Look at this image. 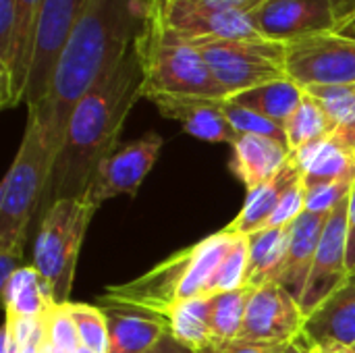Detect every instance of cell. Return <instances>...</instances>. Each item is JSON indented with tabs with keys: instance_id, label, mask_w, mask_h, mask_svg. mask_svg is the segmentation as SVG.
I'll use <instances>...</instances> for the list:
<instances>
[{
	"instance_id": "1",
	"label": "cell",
	"mask_w": 355,
	"mask_h": 353,
	"mask_svg": "<svg viewBox=\"0 0 355 353\" xmlns=\"http://www.w3.org/2000/svg\"><path fill=\"white\" fill-rule=\"evenodd\" d=\"M146 2L87 0L56 62L44 100L27 108V117L42 127L54 162L75 106L133 48L144 25Z\"/></svg>"
},
{
	"instance_id": "2",
	"label": "cell",
	"mask_w": 355,
	"mask_h": 353,
	"mask_svg": "<svg viewBox=\"0 0 355 353\" xmlns=\"http://www.w3.org/2000/svg\"><path fill=\"white\" fill-rule=\"evenodd\" d=\"M141 67L131 48L75 106L40 216L58 200L85 196L96 166L119 146L123 125L141 98Z\"/></svg>"
},
{
	"instance_id": "3",
	"label": "cell",
	"mask_w": 355,
	"mask_h": 353,
	"mask_svg": "<svg viewBox=\"0 0 355 353\" xmlns=\"http://www.w3.org/2000/svg\"><path fill=\"white\" fill-rule=\"evenodd\" d=\"M239 235L223 229L183 248L123 285L106 287L102 300L116 308H133L162 316L179 302L210 293V283Z\"/></svg>"
},
{
	"instance_id": "4",
	"label": "cell",
	"mask_w": 355,
	"mask_h": 353,
	"mask_svg": "<svg viewBox=\"0 0 355 353\" xmlns=\"http://www.w3.org/2000/svg\"><path fill=\"white\" fill-rule=\"evenodd\" d=\"M54 160L42 127L27 117L10 169L0 185V254H23L31 221L48 196Z\"/></svg>"
},
{
	"instance_id": "5",
	"label": "cell",
	"mask_w": 355,
	"mask_h": 353,
	"mask_svg": "<svg viewBox=\"0 0 355 353\" xmlns=\"http://www.w3.org/2000/svg\"><path fill=\"white\" fill-rule=\"evenodd\" d=\"M135 54L141 67V98L152 96H196L227 100V92L214 79L202 52L187 42L158 31L144 17L135 37Z\"/></svg>"
},
{
	"instance_id": "6",
	"label": "cell",
	"mask_w": 355,
	"mask_h": 353,
	"mask_svg": "<svg viewBox=\"0 0 355 353\" xmlns=\"http://www.w3.org/2000/svg\"><path fill=\"white\" fill-rule=\"evenodd\" d=\"M96 210L98 206L83 198L58 200L40 218L33 241V268L58 306L71 302L79 252Z\"/></svg>"
},
{
	"instance_id": "7",
	"label": "cell",
	"mask_w": 355,
	"mask_h": 353,
	"mask_svg": "<svg viewBox=\"0 0 355 353\" xmlns=\"http://www.w3.org/2000/svg\"><path fill=\"white\" fill-rule=\"evenodd\" d=\"M206 58L214 79L227 96L285 79V44L254 37V40H212L196 44Z\"/></svg>"
},
{
	"instance_id": "8",
	"label": "cell",
	"mask_w": 355,
	"mask_h": 353,
	"mask_svg": "<svg viewBox=\"0 0 355 353\" xmlns=\"http://www.w3.org/2000/svg\"><path fill=\"white\" fill-rule=\"evenodd\" d=\"M146 21L164 35L193 46L212 40L260 37L245 12L210 6L198 0H148Z\"/></svg>"
},
{
	"instance_id": "9",
	"label": "cell",
	"mask_w": 355,
	"mask_h": 353,
	"mask_svg": "<svg viewBox=\"0 0 355 353\" xmlns=\"http://www.w3.org/2000/svg\"><path fill=\"white\" fill-rule=\"evenodd\" d=\"M287 77L302 87L355 85V40L337 31L285 44Z\"/></svg>"
},
{
	"instance_id": "10",
	"label": "cell",
	"mask_w": 355,
	"mask_h": 353,
	"mask_svg": "<svg viewBox=\"0 0 355 353\" xmlns=\"http://www.w3.org/2000/svg\"><path fill=\"white\" fill-rule=\"evenodd\" d=\"M164 139L156 131L141 135L135 141L119 144L96 166L83 200L98 206L116 196H137L144 179L160 158Z\"/></svg>"
},
{
	"instance_id": "11",
	"label": "cell",
	"mask_w": 355,
	"mask_h": 353,
	"mask_svg": "<svg viewBox=\"0 0 355 353\" xmlns=\"http://www.w3.org/2000/svg\"><path fill=\"white\" fill-rule=\"evenodd\" d=\"M85 4H87V0H44L40 23H37L27 96H25L27 108L37 106L44 100L50 79H52V73L56 69V62H58L77 21L81 19Z\"/></svg>"
},
{
	"instance_id": "12",
	"label": "cell",
	"mask_w": 355,
	"mask_h": 353,
	"mask_svg": "<svg viewBox=\"0 0 355 353\" xmlns=\"http://www.w3.org/2000/svg\"><path fill=\"white\" fill-rule=\"evenodd\" d=\"M248 19L260 37L281 44L329 33L339 25L333 0H262Z\"/></svg>"
},
{
	"instance_id": "13",
	"label": "cell",
	"mask_w": 355,
	"mask_h": 353,
	"mask_svg": "<svg viewBox=\"0 0 355 353\" xmlns=\"http://www.w3.org/2000/svg\"><path fill=\"white\" fill-rule=\"evenodd\" d=\"M44 0H17L8 42L0 46V106L25 102Z\"/></svg>"
},
{
	"instance_id": "14",
	"label": "cell",
	"mask_w": 355,
	"mask_h": 353,
	"mask_svg": "<svg viewBox=\"0 0 355 353\" xmlns=\"http://www.w3.org/2000/svg\"><path fill=\"white\" fill-rule=\"evenodd\" d=\"M347 206L349 200L337 206L327 218L308 285L300 300L306 318L352 277L347 270Z\"/></svg>"
},
{
	"instance_id": "15",
	"label": "cell",
	"mask_w": 355,
	"mask_h": 353,
	"mask_svg": "<svg viewBox=\"0 0 355 353\" xmlns=\"http://www.w3.org/2000/svg\"><path fill=\"white\" fill-rule=\"evenodd\" d=\"M304 322L306 316L291 293L279 283H266L252 289L239 339L291 343L302 335Z\"/></svg>"
},
{
	"instance_id": "16",
	"label": "cell",
	"mask_w": 355,
	"mask_h": 353,
	"mask_svg": "<svg viewBox=\"0 0 355 353\" xmlns=\"http://www.w3.org/2000/svg\"><path fill=\"white\" fill-rule=\"evenodd\" d=\"M300 337L314 353L355 347V275L306 318Z\"/></svg>"
},
{
	"instance_id": "17",
	"label": "cell",
	"mask_w": 355,
	"mask_h": 353,
	"mask_svg": "<svg viewBox=\"0 0 355 353\" xmlns=\"http://www.w3.org/2000/svg\"><path fill=\"white\" fill-rule=\"evenodd\" d=\"M148 100L164 119L179 123L181 129L196 139L233 146L241 137L225 114V100L196 96H152Z\"/></svg>"
},
{
	"instance_id": "18",
	"label": "cell",
	"mask_w": 355,
	"mask_h": 353,
	"mask_svg": "<svg viewBox=\"0 0 355 353\" xmlns=\"http://www.w3.org/2000/svg\"><path fill=\"white\" fill-rule=\"evenodd\" d=\"M329 214L306 210L291 227V241H289L287 258H285V264L277 283L283 289H287L297 304L306 291L308 277H310Z\"/></svg>"
},
{
	"instance_id": "19",
	"label": "cell",
	"mask_w": 355,
	"mask_h": 353,
	"mask_svg": "<svg viewBox=\"0 0 355 353\" xmlns=\"http://www.w3.org/2000/svg\"><path fill=\"white\" fill-rule=\"evenodd\" d=\"M291 154L285 141L264 135H241L231 146V171L250 191L270 181L289 162Z\"/></svg>"
},
{
	"instance_id": "20",
	"label": "cell",
	"mask_w": 355,
	"mask_h": 353,
	"mask_svg": "<svg viewBox=\"0 0 355 353\" xmlns=\"http://www.w3.org/2000/svg\"><path fill=\"white\" fill-rule=\"evenodd\" d=\"M302 177V169L297 166L293 154L289 158V162L266 183L258 185L256 189H250L243 202V208L239 210V214L225 227L227 231L235 233V235H252L264 227H268L270 216L275 214V210L279 208L281 200L285 198V193L300 183Z\"/></svg>"
},
{
	"instance_id": "21",
	"label": "cell",
	"mask_w": 355,
	"mask_h": 353,
	"mask_svg": "<svg viewBox=\"0 0 355 353\" xmlns=\"http://www.w3.org/2000/svg\"><path fill=\"white\" fill-rule=\"evenodd\" d=\"M104 312L108 320V353H146L168 335V322L158 314L116 306Z\"/></svg>"
},
{
	"instance_id": "22",
	"label": "cell",
	"mask_w": 355,
	"mask_h": 353,
	"mask_svg": "<svg viewBox=\"0 0 355 353\" xmlns=\"http://www.w3.org/2000/svg\"><path fill=\"white\" fill-rule=\"evenodd\" d=\"M293 158L302 169L306 187L355 175V152L339 144L333 135L304 146L302 150L293 152Z\"/></svg>"
},
{
	"instance_id": "23",
	"label": "cell",
	"mask_w": 355,
	"mask_h": 353,
	"mask_svg": "<svg viewBox=\"0 0 355 353\" xmlns=\"http://www.w3.org/2000/svg\"><path fill=\"white\" fill-rule=\"evenodd\" d=\"M291 227H264L248 235L250 243V287H260L266 283H277L287 258Z\"/></svg>"
},
{
	"instance_id": "24",
	"label": "cell",
	"mask_w": 355,
	"mask_h": 353,
	"mask_svg": "<svg viewBox=\"0 0 355 353\" xmlns=\"http://www.w3.org/2000/svg\"><path fill=\"white\" fill-rule=\"evenodd\" d=\"M212 304L214 295L204 293L168 308L162 318L168 322V333L193 352H202L214 341L212 335Z\"/></svg>"
},
{
	"instance_id": "25",
	"label": "cell",
	"mask_w": 355,
	"mask_h": 353,
	"mask_svg": "<svg viewBox=\"0 0 355 353\" xmlns=\"http://www.w3.org/2000/svg\"><path fill=\"white\" fill-rule=\"evenodd\" d=\"M304 96H306V89L302 85H297L293 79L285 77V79H277V81L245 89L227 100H231L239 106H245L250 110H256L285 127L287 121L291 119V114L302 104Z\"/></svg>"
},
{
	"instance_id": "26",
	"label": "cell",
	"mask_w": 355,
	"mask_h": 353,
	"mask_svg": "<svg viewBox=\"0 0 355 353\" xmlns=\"http://www.w3.org/2000/svg\"><path fill=\"white\" fill-rule=\"evenodd\" d=\"M6 308V318H40L54 306L52 291L46 287L37 270L21 266L0 289Z\"/></svg>"
},
{
	"instance_id": "27",
	"label": "cell",
	"mask_w": 355,
	"mask_h": 353,
	"mask_svg": "<svg viewBox=\"0 0 355 353\" xmlns=\"http://www.w3.org/2000/svg\"><path fill=\"white\" fill-rule=\"evenodd\" d=\"M285 133H287V144H289L291 152H297L304 146H310L314 141L331 137L333 125H331L324 108L306 92L302 104L287 121Z\"/></svg>"
},
{
	"instance_id": "28",
	"label": "cell",
	"mask_w": 355,
	"mask_h": 353,
	"mask_svg": "<svg viewBox=\"0 0 355 353\" xmlns=\"http://www.w3.org/2000/svg\"><path fill=\"white\" fill-rule=\"evenodd\" d=\"M252 289L254 287H243L237 291L214 293L210 318L214 339H239Z\"/></svg>"
},
{
	"instance_id": "29",
	"label": "cell",
	"mask_w": 355,
	"mask_h": 353,
	"mask_svg": "<svg viewBox=\"0 0 355 353\" xmlns=\"http://www.w3.org/2000/svg\"><path fill=\"white\" fill-rule=\"evenodd\" d=\"M248 277H250V243L248 237L239 235L233 248L229 250V254L225 256V260L220 262V266L216 268L210 283V293L214 295V293L250 287Z\"/></svg>"
},
{
	"instance_id": "30",
	"label": "cell",
	"mask_w": 355,
	"mask_h": 353,
	"mask_svg": "<svg viewBox=\"0 0 355 353\" xmlns=\"http://www.w3.org/2000/svg\"><path fill=\"white\" fill-rule=\"evenodd\" d=\"M81 339V345L94 353H108V320L106 312L87 304H64Z\"/></svg>"
},
{
	"instance_id": "31",
	"label": "cell",
	"mask_w": 355,
	"mask_h": 353,
	"mask_svg": "<svg viewBox=\"0 0 355 353\" xmlns=\"http://www.w3.org/2000/svg\"><path fill=\"white\" fill-rule=\"evenodd\" d=\"M223 108H225V114H227L229 123L235 127V131L239 135H264V137H272V139H279V141L287 144L285 127L270 121L268 117H264V114H260L256 110H250L245 106H239V104H235L231 100H225Z\"/></svg>"
},
{
	"instance_id": "32",
	"label": "cell",
	"mask_w": 355,
	"mask_h": 353,
	"mask_svg": "<svg viewBox=\"0 0 355 353\" xmlns=\"http://www.w3.org/2000/svg\"><path fill=\"white\" fill-rule=\"evenodd\" d=\"M46 331H48V345L46 353H73L81 347V339L77 327L67 310V306H50L46 312Z\"/></svg>"
},
{
	"instance_id": "33",
	"label": "cell",
	"mask_w": 355,
	"mask_h": 353,
	"mask_svg": "<svg viewBox=\"0 0 355 353\" xmlns=\"http://www.w3.org/2000/svg\"><path fill=\"white\" fill-rule=\"evenodd\" d=\"M355 185V175H347L335 181H327L314 187H306V210L308 212H333L337 206L349 200Z\"/></svg>"
},
{
	"instance_id": "34",
	"label": "cell",
	"mask_w": 355,
	"mask_h": 353,
	"mask_svg": "<svg viewBox=\"0 0 355 353\" xmlns=\"http://www.w3.org/2000/svg\"><path fill=\"white\" fill-rule=\"evenodd\" d=\"M4 329L23 353H42L48 345L46 314L40 318H6Z\"/></svg>"
},
{
	"instance_id": "35",
	"label": "cell",
	"mask_w": 355,
	"mask_h": 353,
	"mask_svg": "<svg viewBox=\"0 0 355 353\" xmlns=\"http://www.w3.org/2000/svg\"><path fill=\"white\" fill-rule=\"evenodd\" d=\"M304 212H306V185H304V179H302L300 183H295L285 193V198L281 200L279 208L270 216L268 227H287V225H293Z\"/></svg>"
},
{
	"instance_id": "36",
	"label": "cell",
	"mask_w": 355,
	"mask_h": 353,
	"mask_svg": "<svg viewBox=\"0 0 355 353\" xmlns=\"http://www.w3.org/2000/svg\"><path fill=\"white\" fill-rule=\"evenodd\" d=\"M289 343H266L250 339H214L198 353H285Z\"/></svg>"
},
{
	"instance_id": "37",
	"label": "cell",
	"mask_w": 355,
	"mask_h": 353,
	"mask_svg": "<svg viewBox=\"0 0 355 353\" xmlns=\"http://www.w3.org/2000/svg\"><path fill=\"white\" fill-rule=\"evenodd\" d=\"M347 270L355 275V185L347 206Z\"/></svg>"
},
{
	"instance_id": "38",
	"label": "cell",
	"mask_w": 355,
	"mask_h": 353,
	"mask_svg": "<svg viewBox=\"0 0 355 353\" xmlns=\"http://www.w3.org/2000/svg\"><path fill=\"white\" fill-rule=\"evenodd\" d=\"M210 6H218V8H231V10H239V12H250L254 10L262 0H198Z\"/></svg>"
},
{
	"instance_id": "39",
	"label": "cell",
	"mask_w": 355,
	"mask_h": 353,
	"mask_svg": "<svg viewBox=\"0 0 355 353\" xmlns=\"http://www.w3.org/2000/svg\"><path fill=\"white\" fill-rule=\"evenodd\" d=\"M21 268V258L12 254H0V289L8 283V279Z\"/></svg>"
},
{
	"instance_id": "40",
	"label": "cell",
	"mask_w": 355,
	"mask_h": 353,
	"mask_svg": "<svg viewBox=\"0 0 355 353\" xmlns=\"http://www.w3.org/2000/svg\"><path fill=\"white\" fill-rule=\"evenodd\" d=\"M146 353H198L193 352V350H189V347H185L183 343H179L171 333L168 335H164L152 350H148Z\"/></svg>"
},
{
	"instance_id": "41",
	"label": "cell",
	"mask_w": 355,
	"mask_h": 353,
	"mask_svg": "<svg viewBox=\"0 0 355 353\" xmlns=\"http://www.w3.org/2000/svg\"><path fill=\"white\" fill-rule=\"evenodd\" d=\"M333 8H335V17L339 21V25L347 19H352L355 15V0H333ZM337 25V27H339Z\"/></svg>"
},
{
	"instance_id": "42",
	"label": "cell",
	"mask_w": 355,
	"mask_h": 353,
	"mask_svg": "<svg viewBox=\"0 0 355 353\" xmlns=\"http://www.w3.org/2000/svg\"><path fill=\"white\" fill-rule=\"evenodd\" d=\"M0 353H23L19 350V345L15 343V339L10 337V333L4 329V335H2V352Z\"/></svg>"
},
{
	"instance_id": "43",
	"label": "cell",
	"mask_w": 355,
	"mask_h": 353,
	"mask_svg": "<svg viewBox=\"0 0 355 353\" xmlns=\"http://www.w3.org/2000/svg\"><path fill=\"white\" fill-rule=\"evenodd\" d=\"M285 353H312V350L308 347V343H306L302 337H297L295 341L289 343V347H287V352Z\"/></svg>"
},
{
	"instance_id": "44",
	"label": "cell",
	"mask_w": 355,
	"mask_h": 353,
	"mask_svg": "<svg viewBox=\"0 0 355 353\" xmlns=\"http://www.w3.org/2000/svg\"><path fill=\"white\" fill-rule=\"evenodd\" d=\"M322 353H355V347H341V350H331V352H322Z\"/></svg>"
},
{
	"instance_id": "45",
	"label": "cell",
	"mask_w": 355,
	"mask_h": 353,
	"mask_svg": "<svg viewBox=\"0 0 355 353\" xmlns=\"http://www.w3.org/2000/svg\"><path fill=\"white\" fill-rule=\"evenodd\" d=\"M73 353H94V352H92V350H87L85 345H81V347H79L77 352H73Z\"/></svg>"
},
{
	"instance_id": "46",
	"label": "cell",
	"mask_w": 355,
	"mask_h": 353,
	"mask_svg": "<svg viewBox=\"0 0 355 353\" xmlns=\"http://www.w3.org/2000/svg\"><path fill=\"white\" fill-rule=\"evenodd\" d=\"M42 353H46V350H44V352H42Z\"/></svg>"
}]
</instances>
